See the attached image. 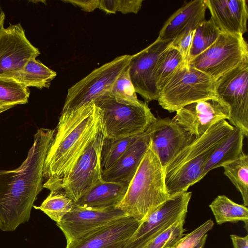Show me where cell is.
<instances>
[{"instance_id":"obj_38","label":"cell","mask_w":248,"mask_h":248,"mask_svg":"<svg viewBox=\"0 0 248 248\" xmlns=\"http://www.w3.org/2000/svg\"><path fill=\"white\" fill-rule=\"evenodd\" d=\"M4 20H5V14L0 5V31L3 28H4Z\"/></svg>"},{"instance_id":"obj_14","label":"cell","mask_w":248,"mask_h":248,"mask_svg":"<svg viewBox=\"0 0 248 248\" xmlns=\"http://www.w3.org/2000/svg\"><path fill=\"white\" fill-rule=\"evenodd\" d=\"M172 119L186 130L199 137L215 124L228 120V106L217 97L189 104L177 110Z\"/></svg>"},{"instance_id":"obj_36","label":"cell","mask_w":248,"mask_h":248,"mask_svg":"<svg viewBox=\"0 0 248 248\" xmlns=\"http://www.w3.org/2000/svg\"><path fill=\"white\" fill-rule=\"evenodd\" d=\"M62 1L78 6L83 11L87 12H93L96 8H98L99 5V0H67Z\"/></svg>"},{"instance_id":"obj_31","label":"cell","mask_w":248,"mask_h":248,"mask_svg":"<svg viewBox=\"0 0 248 248\" xmlns=\"http://www.w3.org/2000/svg\"><path fill=\"white\" fill-rule=\"evenodd\" d=\"M127 67L117 78L110 91L108 93L122 103L139 105L142 101L138 99Z\"/></svg>"},{"instance_id":"obj_16","label":"cell","mask_w":248,"mask_h":248,"mask_svg":"<svg viewBox=\"0 0 248 248\" xmlns=\"http://www.w3.org/2000/svg\"><path fill=\"white\" fill-rule=\"evenodd\" d=\"M169 118H157L156 121L140 136L111 167L102 170L103 179L128 185L148 149L153 133L166 123Z\"/></svg>"},{"instance_id":"obj_40","label":"cell","mask_w":248,"mask_h":248,"mask_svg":"<svg viewBox=\"0 0 248 248\" xmlns=\"http://www.w3.org/2000/svg\"><path fill=\"white\" fill-rule=\"evenodd\" d=\"M174 246L171 247V248H174Z\"/></svg>"},{"instance_id":"obj_28","label":"cell","mask_w":248,"mask_h":248,"mask_svg":"<svg viewBox=\"0 0 248 248\" xmlns=\"http://www.w3.org/2000/svg\"><path fill=\"white\" fill-rule=\"evenodd\" d=\"M220 33V31L211 18L202 22L195 30L189 61L213 44Z\"/></svg>"},{"instance_id":"obj_9","label":"cell","mask_w":248,"mask_h":248,"mask_svg":"<svg viewBox=\"0 0 248 248\" xmlns=\"http://www.w3.org/2000/svg\"><path fill=\"white\" fill-rule=\"evenodd\" d=\"M216 97L229 108L228 120L248 135V61L245 62L215 81Z\"/></svg>"},{"instance_id":"obj_15","label":"cell","mask_w":248,"mask_h":248,"mask_svg":"<svg viewBox=\"0 0 248 248\" xmlns=\"http://www.w3.org/2000/svg\"><path fill=\"white\" fill-rule=\"evenodd\" d=\"M40 52L27 39L20 23L12 24L0 31V75L24 67Z\"/></svg>"},{"instance_id":"obj_2","label":"cell","mask_w":248,"mask_h":248,"mask_svg":"<svg viewBox=\"0 0 248 248\" xmlns=\"http://www.w3.org/2000/svg\"><path fill=\"white\" fill-rule=\"evenodd\" d=\"M102 128L101 111L93 102L61 112L45 161L44 188L61 189L63 180Z\"/></svg>"},{"instance_id":"obj_7","label":"cell","mask_w":248,"mask_h":248,"mask_svg":"<svg viewBox=\"0 0 248 248\" xmlns=\"http://www.w3.org/2000/svg\"><path fill=\"white\" fill-rule=\"evenodd\" d=\"M247 61L248 45L243 35L220 31L214 44L191 60L189 65L216 81Z\"/></svg>"},{"instance_id":"obj_11","label":"cell","mask_w":248,"mask_h":248,"mask_svg":"<svg viewBox=\"0 0 248 248\" xmlns=\"http://www.w3.org/2000/svg\"><path fill=\"white\" fill-rule=\"evenodd\" d=\"M105 138L102 128L62 181L61 189L74 202L103 180L101 157Z\"/></svg>"},{"instance_id":"obj_6","label":"cell","mask_w":248,"mask_h":248,"mask_svg":"<svg viewBox=\"0 0 248 248\" xmlns=\"http://www.w3.org/2000/svg\"><path fill=\"white\" fill-rule=\"evenodd\" d=\"M215 80L190 66L181 65L159 91V105L170 112L201 100L216 97Z\"/></svg>"},{"instance_id":"obj_8","label":"cell","mask_w":248,"mask_h":248,"mask_svg":"<svg viewBox=\"0 0 248 248\" xmlns=\"http://www.w3.org/2000/svg\"><path fill=\"white\" fill-rule=\"evenodd\" d=\"M132 55H124L95 69L67 91L62 112L75 109L109 92L113 84L128 67Z\"/></svg>"},{"instance_id":"obj_21","label":"cell","mask_w":248,"mask_h":248,"mask_svg":"<svg viewBox=\"0 0 248 248\" xmlns=\"http://www.w3.org/2000/svg\"><path fill=\"white\" fill-rule=\"evenodd\" d=\"M128 186V185L103 179L75 202V204L94 209L115 207L124 198Z\"/></svg>"},{"instance_id":"obj_33","label":"cell","mask_w":248,"mask_h":248,"mask_svg":"<svg viewBox=\"0 0 248 248\" xmlns=\"http://www.w3.org/2000/svg\"><path fill=\"white\" fill-rule=\"evenodd\" d=\"M142 0H99L98 8L108 14L120 12L123 14H137Z\"/></svg>"},{"instance_id":"obj_22","label":"cell","mask_w":248,"mask_h":248,"mask_svg":"<svg viewBox=\"0 0 248 248\" xmlns=\"http://www.w3.org/2000/svg\"><path fill=\"white\" fill-rule=\"evenodd\" d=\"M56 72L40 61L32 59L21 69L11 71L0 75V79L10 81L23 86L36 87L39 89L49 88L51 81L56 77Z\"/></svg>"},{"instance_id":"obj_30","label":"cell","mask_w":248,"mask_h":248,"mask_svg":"<svg viewBox=\"0 0 248 248\" xmlns=\"http://www.w3.org/2000/svg\"><path fill=\"white\" fill-rule=\"evenodd\" d=\"M141 134L116 140L105 138L101 157L102 170L111 167Z\"/></svg>"},{"instance_id":"obj_5","label":"cell","mask_w":248,"mask_h":248,"mask_svg":"<svg viewBox=\"0 0 248 248\" xmlns=\"http://www.w3.org/2000/svg\"><path fill=\"white\" fill-rule=\"evenodd\" d=\"M93 102L101 111L106 139H120L141 134L157 120L145 102L125 104L106 93Z\"/></svg>"},{"instance_id":"obj_17","label":"cell","mask_w":248,"mask_h":248,"mask_svg":"<svg viewBox=\"0 0 248 248\" xmlns=\"http://www.w3.org/2000/svg\"><path fill=\"white\" fill-rule=\"evenodd\" d=\"M140 223L129 216L122 217L65 248H124Z\"/></svg>"},{"instance_id":"obj_20","label":"cell","mask_w":248,"mask_h":248,"mask_svg":"<svg viewBox=\"0 0 248 248\" xmlns=\"http://www.w3.org/2000/svg\"><path fill=\"white\" fill-rule=\"evenodd\" d=\"M207 9L206 0H193L186 3L166 20L158 38L163 41H171L186 30H195L205 20Z\"/></svg>"},{"instance_id":"obj_32","label":"cell","mask_w":248,"mask_h":248,"mask_svg":"<svg viewBox=\"0 0 248 248\" xmlns=\"http://www.w3.org/2000/svg\"><path fill=\"white\" fill-rule=\"evenodd\" d=\"M185 219H182L172 224L144 248H169L175 246L186 234Z\"/></svg>"},{"instance_id":"obj_24","label":"cell","mask_w":248,"mask_h":248,"mask_svg":"<svg viewBox=\"0 0 248 248\" xmlns=\"http://www.w3.org/2000/svg\"><path fill=\"white\" fill-rule=\"evenodd\" d=\"M218 225L243 221L247 230L248 208L233 202L225 195H218L209 205Z\"/></svg>"},{"instance_id":"obj_3","label":"cell","mask_w":248,"mask_h":248,"mask_svg":"<svg viewBox=\"0 0 248 248\" xmlns=\"http://www.w3.org/2000/svg\"><path fill=\"white\" fill-rule=\"evenodd\" d=\"M233 128L226 120L215 124L167 164L164 168L165 183L170 198L187 191L202 180L211 155Z\"/></svg>"},{"instance_id":"obj_23","label":"cell","mask_w":248,"mask_h":248,"mask_svg":"<svg viewBox=\"0 0 248 248\" xmlns=\"http://www.w3.org/2000/svg\"><path fill=\"white\" fill-rule=\"evenodd\" d=\"M244 137L242 131L234 127L232 131L211 155L204 168L203 177L212 170L223 167L239 158L243 153Z\"/></svg>"},{"instance_id":"obj_39","label":"cell","mask_w":248,"mask_h":248,"mask_svg":"<svg viewBox=\"0 0 248 248\" xmlns=\"http://www.w3.org/2000/svg\"><path fill=\"white\" fill-rule=\"evenodd\" d=\"M207 233L204 235L194 248H203L207 239Z\"/></svg>"},{"instance_id":"obj_13","label":"cell","mask_w":248,"mask_h":248,"mask_svg":"<svg viewBox=\"0 0 248 248\" xmlns=\"http://www.w3.org/2000/svg\"><path fill=\"white\" fill-rule=\"evenodd\" d=\"M125 216H127L122 211L115 207L94 209L75 204L73 209L56 224L64 234L67 245Z\"/></svg>"},{"instance_id":"obj_37","label":"cell","mask_w":248,"mask_h":248,"mask_svg":"<svg viewBox=\"0 0 248 248\" xmlns=\"http://www.w3.org/2000/svg\"><path fill=\"white\" fill-rule=\"evenodd\" d=\"M231 239L233 248H248V235L240 236L236 234H231Z\"/></svg>"},{"instance_id":"obj_4","label":"cell","mask_w":248,"mask_h":248,"mask_svg":"<svg viewBox=\"0 0 248 248\" xmlns=\"http://www.w3.org/2000/svg\"><path fill=\"white\" fill-rule=\"evenodd\" d=\"M169 199L165 186L164 168L151 140L124 198L115 208L127 216L142 221Z\"/></svg>"},{"instance_id":"obj_12","label":"cell","mask_w":248,"mask_h":248,"mask_svg":"<svg viewBox=\"0 0 248 248\" xmlns=\"http://www.w3.org/2000/svg\"><path fill=\"white\" fill-rule=\"evenodd\" d=\"M172 41H163L157 37L147 47L131 56L127 67L129 75L136 93L146 103L158 100L155 67L159 57L170 46Z\"/></svg>"},{"instance_id":"obj_29","label":"cell","mask_w":248,"mask_h":248,"mask_svg":"<svg viewBox=\"0 0 248 248\" xmlns=\"http://www.w3.org/2000/svg\"><path fill=\"white\" fill-rule=\"evenodd\" d=\"M29 88L0 79V114L18 105L28 103Z\"/></svg>"},{"instance_id":"obj_35","label":"cell","mask_w":248,"mask_h":248,"mask_svg":"<svg viewBox=\"0 0 248 248\" xmlns=\"http://www.w3.org/2000/svg\"><path fill=\"white\" fill-rule=\"evenodd\" d=\"M195 30H187L175 37L170 46L179 52L185 65L189 66L190 52Z\"/></svg>"},{"instance_id":"obj_10","label":"cell","mask_w":248,"mask_h":248,"mask_svg":"<svg viewBox=\"0 0 248 248\" xmlns=\"http://www.w3.org/2000/svg\"><path fill=\"white\" fill-rule=\"evenodd\" d=\"M191 192H184L169 199L142 221L124 248H144L176 221L186 218Z\"/></svg>"},{"instance_id":"obj_34","label":"cell","mask_w":248,"mask_h":248,"mask_svg":"<svg viewBox=\"0 0 248 248\" xmlns=\"http://www.w3.org/2000/svg\"><path fill=\"white\" fill-rule=\"evenodd\" d=\"M214 222L209 219L188 233H186L174 248H194L202 237L213 227Z\"/></svg>"},{"instance_id":"obj_25","label":"cell","mask_w":248,"mask_h":248,"mask_svg":"<svg viewBox=\"0 0 248 248\" xmlns=\"http://www.w3.org/2000/svg\"><path fill=\"white\" fill-rule=\"evenodd\" d=\"M75 206V202L62 189L50 191L49 194L39 206H33L56 222H60Z\"/></svg>"},{"instance_id":"obj_19","label":"cell","mask_w":248,"mask_h":248,"mask_svg":"<svg viewBox=\"0 0 248 248\" xmlns=\"http://www.w3.org/2000/svg\"><path fill=\"white\" fill-rule=\"evenodd\" d=\"M211 18L220 31L243 35L247 31L246 0H206Z\"/></svg>"},{"instance_id":"obj_1","label":"cell","mask_w":248,"mask_h":248,"mask_svg":"<svg viewBox=\"0 0 248 248\" xmlns=\"http://www.w3.org/2000/svg\"><path fill=\"white\" fill-rule=\"evenodd\" d=\"M55 130L41 128L34 135L26 159L17 169L0 170V230L13 232L28 222L43 189L45 161Z\"/></svg>"},{"instance_id":"obj_18","label":"cell","mask_w":248,"mask_h":248,"mask_svg":"<svg viewBox=\"0 0 248 248\" xmlns=\"http://www.w3.org/2000/svg\"><path fill=\"white\" fill-rule=\"evenodd\" d=\"M196 138L183 127L169 118L152 134L151 143L164 168Z\"/></svg>"},{"instance_id":"obj_27","label":"cell","mask_w":248,"mask_h":248,"mask_svg":"<svg viewBox=\"0 0 248 248\" xmlns=\"http://www.w3.org/2000/svg\"><path fill=\"white\" fill-rule=\"evenodd\" d=\"M183 64L185 65L180 54L170 46L161 54L157 61L155 73L159 93L178 69Z\"/></svg>"},{"instance_id":"obj_26","label":"cell","mask_w":248,"mask_h":248,"mask_svg":"<svg viewBox=\"0 0 248 248\" xmlns=\"http://www.w3.org/2000/svg\"><path fill=\"white\" fill-rule=\"evenodd\" d=\"M224 174L240 193L244 205H248V156L243 153L237 159L223 166Z\"/></svg>"}]
</instances>
